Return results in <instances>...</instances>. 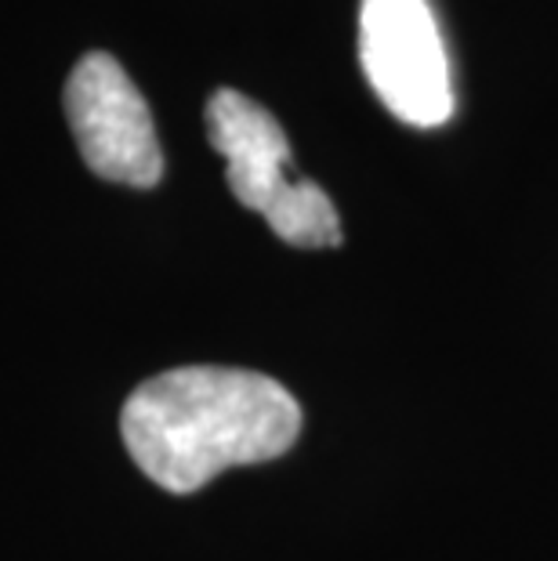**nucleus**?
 <instances>
[{
	"instance_id": "nucleus-3",
	"label": "nucleus",
	"mask_w": 558,
	"mask_h": 561,
	"mask_svg": "<svg viewBox=\"0 0 558 561\" xmlns=\"http://www.w3.org/2000/svg\"><path fill=\"white\" fill-rule=\"evenodd\" d=\"M360 62L382 105L413 127L454 116L446 47L429 0H363Z\"/></svg>"
},
{
	"instance_id": "nucleus-1",
	"label": "nucleus",
	"mask_w": 558,
	"mask_h": 561,
	"mask_svg": "<svg viewBox=\"0 0 558 561\" xmlns=\"http://www.w3.org/2000/svg\"><path fill=\"white\" fill-rule=\"evenodd\" d=\"M121 432L146 479L168 493H196L225 468L283 457L301 432V410L265 374L182 366L135 388Z\"/></svg>"
},
{
	"instance_id": "nucleus-4",
	"label": "nucleus",
	"mask_w": 558,
	"mask_h": 561,
	"mask_svg": "<svg viewBox=\"0 0 558 561\" xmlns=\"http://www.w3.org/2000/svg\"><path fill=\"white\" fill-rule=\"evenodd\" d=\"M66 116L80 160L105 182L152 188L163 178V149L135 80L113 55L91 51L66 83Z\"/></svg>"
},
{
	"instance_id": "nucleus-2",
	"label": "nucleus",
	"mask_w": 558,
	"mask_h": 561,
	"mask_svg": "<svg viewBox=\"0 0 558 561\" xmlns=\"http://www.w3.org/2000/svg\"><path fill=\"white\" fill-rule=\"evenodd\" d=\"M207 138L225 160V182L243 207L258 210L283 243L319 250L341 243L330 196L308 178H291V141L276 116L240 91L207 102Z\"/></svg>"
}]
</instances>
